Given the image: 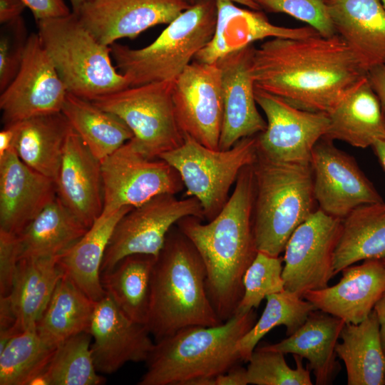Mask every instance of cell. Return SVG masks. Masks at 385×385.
I'll list each match as a JSON object with an SVG mask.
<instances>
[{
	"label": "cell",
	"instance_id": "6da1fadb",
	"mask_svg": "<svg viewBox=\"0 0 385 385\" xmlns=\"http://www.w3.org/2000/svg\"><path fill=\"white\" fill-rule=\"evenodd\" d=\"M255 86L302 110L329 113L367 71L338 36L273 38L254 48Z\"/></svg>",
	"mask_w": 385,
	"mask_h": 385
},
{
	"label": "cell",
	"instance_id": "7a4b0ae2",
	"mask_svg": "<svg viewBox=\"0 0 385 385\" xmlns=\"http://www.w3.org/2000/svg\"><path fill=\"white\" fill-rule=\"evenodd\" d=\"M255 192L252 164L241 170L228 200L213 220L204 222L187 216L176 224L203 261L207 294L223 322L236 313L245 273L258 252L253 231Z\"/></svg>",
	"mask_w": 385,
	"mask_h": 385
},
{
	"label": "cell",
	"instance_id": "3957f363",
	"mask_svg": "<svg viewBox=\"0 0 385 385\" xmlns=\"http://www.w3.org/2000/svg\"><path fill=\"white\" fill-rule=\"evenodd\" d=\"M206 270L193 244L175 225L156 257L146 327L155 342L191 326L223 322L207 294Z\"/></svg>",
	"mask_w": 385,
	"mask_h": 385
},
{
	"label": "cell",
	"instance_id": "277c9868",
	"mask_svg": "<svg viewBox=\"0 0 385 385\" xmlns=\"http://www.w3.org/2000/svg\"><path fill=\"white\" fill-rule=\"evenodd\" d=\"M254 309L216 326H191L155 342L139 385H184L216 377L242 361L240 339L256 322Z\"/></svg>",
	"mask_w": 385,
	"mask_h": 385
},
{
	"label": "cell",
	"instance_id": "5b68a950",
	"mask_svg": "<svg viewBox=\"0 0 385 385\" xmlns=\"http://www.w3.org/2000/svg\"><path fill=\"white\" fill-rule=\"evenodd\" d=\"M253 231L257 251L279 256L296 228L314 212L310 163L274 161L257 150Z\"/></svg>",
	"mask_w": 385,
	"mask_h": 385
},
{
	"label": "cell",
	"instance_id": "8992f818",
	"mask_svg": "<svg viewBox=\"0 0 385 385\" xmlns=\"http://www.w3.org/2000/svg\"><path fill=\"white\" fill-rule=\"evenodd\" d=\"M217 15L216 0H197L149 45L132 48L112 44L111 53L116 68L130 87L174 81L212 38Z\"/></svg>",
	"mask_w": 385,
	"mask_h": 385
},
{
	"label": "cell",
	"instance_id": "52a82bcc",
	"mask_svg": "<svg viewBox=\"0 0 385 385\" xmlns=\"http://www.w3.org/2000/svg\"><path fill=\"white\" fill-rule=\"evenodd\" d=\"M41 41L68 93L93 101L129 87L111 62V47L69 15L36 21Z\"/></svg>",
	"mask_w": 385,
	"mask_h": 385
},
{
	"label": "cell",
	"instance_id": "ba28073f",
	"mask_svg": "<svg viewBox=\"0 0 385 385\" xmlns=\"http://www.w3.org/2000/svg\"><path fill=\"white\" fill-rule=\"evenodd\" d=\"M257 150V135L240 140L227 150L207 148L185 135L180 146L159 158L178 172L186 188L185 197H195L204 220L210 221L226 204L241 170L255 162Z\"/></svg>",
	"mask_w": 385,
	"mask_h": 385
},
{
	"label": "cell",
	"instance_id": "9c48e42d",
	"mask_svg": "<svg viewBox=\"0 0 385 385\" xmlns=\"http://www.w3.org/2000/svg\"><path fill=\"white\" fill-rule=\"evenodd\" d=\"M173 86V81H162L129 86L92 102L127 125L144 155L159 158L180 146L185 138L175 114Z\"/></svg>",
	"mask_w": 385,
	"mask_h": 385
},
{
	"label": "cell",
	"instance_id": "30bf717a",
	"mask_svg": "<svg viewBox=\"0 0 385 385\" xmlns=\"http://www.w3.org/2000/svg\"><path fill=\"white\" fill-rule=\"evenodd\" d=\"M103 206L101 215L140 206L162 194L184 188L178 172L165 160L144 155L130 139L101 160Z\"/></svg>",
	"mask_w": 385,
	"mask_h": 385
},
{
	"label": "cell",
	"instance_id": "8fae6325",
	"mask_svg": "<svg viewBox=\"0 0 385 385\" xmlns=\"http://www.w3.org/2000/svg\"><path fill=\"white\" fill-rule=\"evenodd\" d=\"M204 220L200 202L193 197L178 199L162 194L133 207L117 223L106 248L101 274L111 270L124 257L134 254L158 256L170 229L182 218Z\"/></svg>",
	"mask_w": 385,
	"mask_h": 385
},
{
	"label": "cell",
	"instance_id": "7c38bea8",
	"mask_svg": "<svg viewBox=\"0 0 385 385\" xmlns=\"http://www.w3.org/2000/svg\"><path fill=\"white\" fill-rule=\"evenodd\" d=\"M342 220L317 209L290 236L284 248V289L303 297L328 286L334 274V252Z\"/></svg>",
	"mask_w": 385,
	"mask_h": 385
},
{
	"label": "cell",
	"instance_id": "4fadbf2b",
	"mask_svg": "<svg viewBox=\"0 0 385 385\" xmlns=\"http://www.w3.org/2000/svg\"><path fill=\"white\" fill-rule=\"evenodd\" d=\"M255 98L267 118L257 135L258 151L274 161L310 163L314 145L327 133L328 114L298 108L256 87Z\"/></svg>",
	"mask_w": 385,
	"mask_h": 385
},
{
	"label": "cell",
	"instance_id": "5bb4252c",
	"mask_svg": "<svg viewBox=\"0 0 385 385\" xmlns=\"http://www.w3.org/2000/svg\"><path fill=\"white\" fill-rule=\"evenodd\" d=\"M67 94L38 34H30L20 69L0 94L4 126L61 112Z\"/></svg>",
	"mask_w": 385,
	"mask_h": 385
},
{
	"label": "cell",
	"instance_id": "9a60e30c",
	"mask_svg": "<svg viewBox=\"0 0 385 385\" xmlns=\"http://www.w3.org/2000/svg\"><path fill=\"white\" fill-rule=\"evenodd\" d=\"M173 101L184 135L219 150L223 98L221 71L217 62H191L173 81Z\"/></svg>",
	"mask_w": 385,
	"mask_h": 385
},
{
	"label": "cell",
	"instance_id": "2e32d148",
	"mask_svg": "<svg viewBox=\"0 0 385 385\" xmlns=\"http://www.w3.org/2000/svg\"><path fill=\"white\" fill-rule=\"evenodd\" d=\"M310 165L316 202L329 215L343 220L361 205L384 201L354 158L330 139L316 143Z\"/></svg>",
	"mask_w": 385,
	"mask_h": 385
},
{
	"label": "cell",
	"instance_id": "e0dca14e",
	"mask_svg": "<svg viewBox=\"0 0 385 385\" xmlns=\"http://www.w3.org/2000/svg\"><path fill=\"white\" fill-rule=\"evenodd\" d=\"M191 6L188 0H88L75 14L98 41L110 46L169 24Z\"/></svg>",
	"mask_w": 385,
	"mask_h": 385
},
{
	"label": "cell",
	"instance_id": "ac0fdd59",
	"mask_svg": "<svg viewBox=\"0 0 385 385\" xmlns=\"http://www.w3.org/2000/svg\"><path fill=\"white\" fill-rule=\"evenodd\" d=\"M88 333L98 373L112 374L128 362L145 361L155 344L147 327L128 318L106 293L96 302Z\"/></svg>",
	"mask_w": 385,
	"mask_h": 385
},
{
	"label": "cell",
	"instance_id": "d6986e66",
	"mask_svg": "<svg viewBox=\"0 0 385 385\" xmlns=\"http://www.w3.org/2000/svg\"><path fill=\"white\" fill-rule=\"evenodd\" d=\"M255 46L247 45L230 52L217 63L221 71L223 119L220 150L232 148L240 140L263 132L267 122L260 115L255 98L251 72Z\"/></svg>",
	"mask_w": 385,
	"mask_h": 385
},
{
	"label": "cell",
	"instance_id": "ffe728a7",
	"mask_svg": "<svg viewBox=\"0 0 385 385\" xmlns=\"http://www.w3.org/2000/svg\"><path fill=\"white\" fill-rule=\"evenodd\" d=\"M56 196V181L27 166L14 150L0 158V230L18 235Z\"/></svg>",
	"mask_w": 385,
	"mask_h": 385
},
{
	"label": "cell",
	"instance_id": "44dd1931",
	"mask_svg": "<svg viewBox=\"0 0 385 385\" xmlns=\"http://www.w3.org/2000/svg\"><path fill=\"white\" fill-rule=\"evenodd\" d=\"M55 181L57 197L89 228L103 212L101 160L73 129L66 139Z\"/></svg>",
	"mask_w": 385,
	"mask_h": 385
},
{
	"label": "cell",
	"instance_id": "7402d4cb",
	"mask_svg": "<svg viewBox=\"0 0 385 385\" xmlns=\"http://www.w3.org/2000/svg\"><path fill=\"white\" fill-rule=\"evenodd\" d=\"M340 281L331 287L305 292L303 298L317 310L359 324L373 311L385 293V265L381 260H366L342 271Z\"/></svg>",
	"mask_w": 385,
	"mask_h": 385
},
{
	"label": "cell",
	"instance_id": "603a6c76",
	"mask_svg": "<svg viewBox=\"0 0 385 385\" xmlns=\"http://www.w3.org/2000/svg\"><path fill=\"white\" fill-rule=\"evenodd\" d=\"M216 1L217 15L214 34L194 58L202 63H215L226 54L267 37L294 38L317 34L310 26H276L260 11L240 8L229 0Z\"/></svg>",
	"mask_w": 385,
	"mask_h": 385
},
{
	"label": "cell",
	"instance_id": "cb8c5ba5",
	"mask_svg": "<svg viewBox=\"0 0 385 385\" xmlns=\"http://www.w3.org/2000/svg\"><path fill=\"white\" fill-rule=\"evenodd\" d=\"M336 34L368 72L385 65V7L381 0H325Z\"/></svg>",
	"mask_w": 385,
	"mask_h": 385
},
{
	"label": "cell",
	"instance_id": "d4e9b609",
	"mask_svg": "<svg viewBox=\"0 0 385 385\" xmlns=\"http://www.w3.org/2000/svg\"><path fill=\"white\" fill-rule=\"evenodd\" d=\"M344 324L343 319L316 309L287 338L262 348L305 358L309 361L308 368L314 373L316 384H329L339 370L335 348Z\"/></svg>",
	"mask_w": 385,
	"mask_h": 385
},
{
	"label": "cell",
	"instance_id": "484cf974",
	"mask_svg": "<svg viewBox=\"0 0 385 385\" xmlns=\"http://www.w3.org/2000/svg\"><path fill=\"white\" fill-rule=\"evenodd\" d=\"M329 127L324 136L355 148L371 147L385 140V117L367 76L328 113Z\"/></svg>",
	"mask_w": 385,
	"mask_h": 385
},
{
	"label": "cell",
	"instance_id": "4316f807",
	"mask_svg": "<svg viewBox=\"0 0 385 385\" xmlns=\"http://www.w3.org/2000/svg\"><path fill=\"white\" fill-rule=\"evenodd\" d=\"M132 208L125 207L101 215L75 244L58 257L64 273L95 302L106 294L101 268L110 239L120 219Z\"/></svg>",
	"mask_w": 385,
	"mask_h": 385
},
{
	"label": "cell",
	"instance_id": "83f0119b",
	"mask_svg": "<svg viewBox=\"0 0 385 385\" xmlns=\"http://www.w3.org/2000/svg\"><path fill=\"white\" fill-rule=\"evenodd\" d=\"M58 257L19 260L11 291L6 297L21 331L36 327L64 274Z\"/></svg>",
	"mask_w": 385,
	"mask_h": 385
},
{
	"label": "cell",
	"instance_id": "f1b7e54d",
	"mask_svg": "<svg viewBox=\"0 0 385 385\" xmlns=\"http://www.w3.org/2000/svg\"><path fill=\"white\" fill-rule=\"evenodd\" d=\"M14 150L35 171L56 180L66 139L73 130L62 112L17 123Z\"/></svg>",
	"mask_w": 385,
	"mask_h": 385
},
{
	"label": "cell",
	"instance_id": "f546056e",
	"mask_svg": "<svg viewBox=\"0 0 385 385\" xmlns=\"http://www.w3.org/2000/svg\"><path fill=\"white\" fill-rule=\"evenodd\" d=\"M340 338L335 351L344 363L347 384L384 385L385 355L375 311L359 324L345 323Z\"/></svg>",
	"mask_w": 385,
	"mask_h": 385
},
{
	"label": "cell",
	"instance_id": "4dcf8cb0",
	"mask_svg": "<svg viewBox=\"0 0 385 385\" xmlns=\"http://www.w3.org/2000/svg\"><path fill=\"white\" fill-rule=\"evenodd\" d=\"M385 258V202L361 205L342 220L334 274L355 262Z\"/></svg>",
	"mask_w": 385,
	"mask_h": 385
},
{
	"label": "cell",
	"instance_id": "1f68e13d",
	"mask_svg": "<svg viewBox=\"0 0 385 385\" xmlns=\"http://www.w3.org/2000/svg\"><path fill=\"white\" fill-rule=\"evenodd\" d=\"M88 229L56 196L17 235L19 260L58 257Z\"/></svg>",
	"mask_w": 385,
	"mask_h": 385
},
{
	"label": "cell",
	"instance_id": "d6a6232c",
	"mask_svg": "<svg viewBox=\"0 0 385 385\" xmlns=\"http://www.w3.org/2000/svg\"><path fill=\"white\" fill-rule=\"evenodd\" d=\"M96 304L64 273L36 329L45 342L57 346L74 335L88 332Z\"/></svg>",
	"mask_w": 385,
	"mask_h": 385
},
{
	"label": "cell",
	"instance_id": "836d02e7",
	"mask_svg": "<svg viewBox=\"0 0 385 385\" xmlns=\"http://www.w3.org/2000/svg\"><path fill=\"white\" fill-rule=\"evenodd\" d=\"M155 260L153 255H130L122 259L111 270L101 274L106 293L128 318L145 326Z\"/></svg>",
	"mask_w": 385,
	"mask_h": 385
},
{
	"label": "cell",
	"instance_id": "e575fe53",
	"mask_svg": "<svg viewBox=\"0 0 385 385\" xmlns=\"http://www.w3.org/2000/svg\"><path fill=\"white\" fill-rule=\"evenodd\" d=\"M62 113L90 151L102 160L133 138L127 125L115 114L68 93Z\"/></svg>",
	"mask_w": 385,
	"mask_h": 385
},
{
	"label": "cell",
	"instance_id": "d590c367",
	"mask_svg": "<svg viewBox=\"0 0 385 385\" xmlns=\"http://www.w3.org/2000/svg\"><path fill=\"white\" fill-rule=\"evenodd\" d=\"M91 337L84 332L59 344L45 369L31 384H102L105 380L94 365Z\"/></svg>",
	"mask_w": 385,
	"mask_h": 385
},
{
	"label": "cell",
	"instance_id": "8d00e7d4",
	"mask_svg": "<svg viewBox=\"0 0 385 385\" xmlns=\"http://www.w3.org/2000/svg\"><path fill=\"white\" fill-rule=\"evenodd\" d=\"M56 348L41 337L36 327L16 334L0 350V384L31 385Z\"/></svg>",
	"mask_w": 385,
	"mask_h": 385
},
{
	"label": "cell",
	"instance_id": "74e56055",
	"mask_svg": "<svg viewBox=\"0 0 385 385\" xmlns=\"http://www.w3.org/2000/svg\"><path fill=\"white\" fill-rule=\"evenodd\" d=\"M266 300L261 317L237 343L241 360L245 362H248L260 340L273 328L285 326L289 336L317 309L308 300L286 289L267 296Z\"/></svg>",
	"mask_w": 385,
	"mask_h": 385
},
{
	"label": "cell",
	"instance_id": "f35d334b",
	"mask_svg": "<svg viewBox=\"0 0 385 385\" xmlns=\"http://www.w3.org/2000/svg\"><path fill=\"white\" fill-rule=\"evenodd\" d=\"M283 257L258 251L243 277L244 292L235 314L257 309L267 296L284 291Z\"/></svg>",
	"mask_w": 385,
	"mask_h": 385
},
{
	"label": "cell",
	"instance_id": "ab89813d",
	"mask_svg": "<svg viewBox=\"0 0 385 385\" xmlns=\"http://www.w3.org/2000/svg\"><path fill=\"white\" fill-rule=\"evenodd\" d=\"M284 354L255 348L248 361L247 374L249 384L312 385L309 369L302 366V357L294 354L296 368L287 364Z\"/></svg>",
	"mask_w": 385,
	"mask_h": 385
},
{
	"label": "cell",
	"instance_id": "60d3db41",
	"mask_svg": "<svg viewBox=\"0 0 385 385\" xmlns=\"http://www.w3.org/2000/svg\"><path fill=\"white\" fill-rule=\"evenodd\" d=\"M268 12L284 13L303 21L324 37L336 34L325 0H254Z\"/></svg>",
	"mask_w": 385,
	"mask_h": 385
},
{
	"label": "cell",
	"instance_id": "b9f144b4",
	"mask_svg": "<svg viewBox=\"0 0 385 385\" xmlns=\"http://www.w3.org/2000/svg\"><path fill=\"white\" fill-rule=\"evenodd\" d=\"M29 34L21 16L1 24L0 30V93L14 80L22 63Z\"/></svg>",
	"mask_w": 385,
	"mask_h": 385
},
{
	"label": "cell",
	"instance_id": "7bdbcfd3",
	"mask_svg": "<svg viewBox=\"0 0 385 385\" xmlns=\"http://www.w3.org/2000/svg\"><path fill=\"white\" fill-rule=\"evenodd\" d=\"M19 260L16 235L0 230V294L7 296L11 291Z\"/></svg>",
	"mask_w": 385,
	"mask_h": 385
},
{
	"label": "cell",
	"instance_id": "ee69618b",
	"mask_svg": "<svg viewBox=\"0 0 385 385\" xmlns=\"http://www.w3.org/2000/svg\"><path fill=\"white\" fill-rule=\"evenodd\" d=\"M35 20L58 18L69 15L72 11L63 0H23Z\"/></svg>",
	"mask_w": 385,
	"mask_h": 385
},
{
	"label": "cell",
	"instance_id": "f6af8a7d",
	"mask_svg": "<svg viewBox=\"0 0 385 385\" xmlns=\"http://www.w3.org/2000/svg\"><path fill=\"white\" fill-rule=\"evenodd\" d=\"M369 83L376 94L385 117V65L370 69L367 73Z\"/></svg>",
	"mask_w": 385,
	"mask_h": 385
},
{
	"label": "cell",
	"instance_id": "bcb514c9",
	"mask_svg": "<svg viewBox=\"0 0 385 385\" xmlns=\"http://www.w3.org/2000/svg\"><path fill=\"white\" fill-rule=\"evenodd\" d=\"M216 385H247L248 384L247 369L237 364L226 372L215 377Z\"/></svg>",
	"mask_w": 385,
	"mask_h": 385
},
{
	"label": "cell",
	"instance_id": "7dc6e473",
	"mask_svg": "<svg viewBox=\"0 0 385 385\" xmlns=\"http://www.w3.org/2000/svg\"><path fill=\"white\" fill-rule=\"evenodd\" d=\"M26 7L23 0H0V23L4 24L20 16Z\"/></svg>",
	"mask_w": 385,
	"mask_h": 385
},
{
	"label": "cell",
	"instance_id": "c3c4849f",
	"mask_svg": "<svg viewBox=\"0 0 385 385\" xmlns=\"http://www.w3.org/2000/svg\"><path fill=\"white\" fill-rule=\"evenodd\" d=\"M17 123L4 126L0 132V158L14 150L17 134Z\"/></svg>",
	"mask_w": 385,
	"mask_h": 385
},
{
	"label": "cell",
	"instance_id": "681fc988",
	"mask_svg": "<svg viewBox=\"0 0 385 385\" xmlns=\"http://www.w3.org/2000/svg\"><path fill=\"white\" fill-rule=\"evenodd\" d=\"M379 323V337L381 347L385 355V293L374 306Z\"/></svg>",
	"mask_w": 385,
	"mask_h": 385
},
{
	"label": "cell",
	"instance_id": "f907efd6",
	"mask_svg": "<svg viewBox=\"0 0 385 385\" xmlns=\"http://www.w3.org/2000/svg\"><path fill=\"white\" fill-rule=\"evenodd\" d=\"M385 172V140H379L371 146Z\"/></svg>",
	"mask_w": 385,
	"mask_h": 385
},
{
	"label": "cell",
	"instance_id": "816d5d0a",
	"mask_svg": "<svg viewBox=\"0 0 385 385\" xmlns=\"http://www.w3.org/2000/svg\"><path fill=\"white\" fill-rule=\"evenodd\" d=\"M197 0H188V1L192 5L195 4ZM230 1L234 2L235 4H240L242 6H245L247 7L248 9L256 10V11H260L261 9L259 6V5L254 1V0H229Z\"/></svg>",
	"mask_w": 385,
	"mask_h": 385
},
{
	"label": "cell",
	"instance_id": "f5cc1de1",
	"mask_svg": "<svg viewBox=\"0 0 385 385\" xmlns=\"http://www.w3.org/2000/svg\"><path fill=\"white\" fill-rule=\"evenodd\" d=\"M71 4L72 12L77 13L80 8L88 0H69Z\"/></svg>",
	"mask_w": 385,
	"mask_h": 385
},
{
	"label": "cell",
	"instance_id": "db71d44e",
	"mask_svg": "<svg viewBox=\"0 0 385 385\" xmlns=\"http://www.w3.org/2000/svg\"><path fill=\"white\" fill-rule=\"evenodd\" d=\"M384 6L385 7V0H381Z\"/></svg>",
	"mask_w": 385,
	"mask_h": 385
},
{
	"label": "cell",
	"instance_id": "11a10c76",
	"mask_svg": "<svg viewBox=\"0 0 385 385\" xmlns=\"http://www.w3.org/2000/svg\"><path fill=\"white\" fill-rule=\"evenodd\" d=\"M382 260V262H384V264L385 265V258L383 259V260Z\"/></svg>",
	"mask_w": 385,
	"mask_h": 385
},
{
	"label": "cell",
	"instance_id": "9f6ffc18",
	"mask_svg": "<svg viewBox=\"0 0 385 385\" xmlns=\"http://www.w3.org/2000/svg\"><path fill=\"white\" fill-rule=\"evenodd\" d=\"M384 385H385V377H384Z\"/></svg>",
	"mask_w": 385,
	"mask_h": 385
}]
</instances>
